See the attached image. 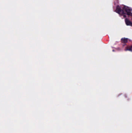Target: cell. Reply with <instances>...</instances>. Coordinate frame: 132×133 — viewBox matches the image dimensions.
I'll return each instance as SVG.
<instances>
[{
	"label": "cell",
	"mask_w": 132,
	"mask_h": 133,
	"mask_svg": "<svg viewBox=\"0 0 132 133\" xmlns=\"http://www.w3.org/2000/svg\"><path fill=\"white\" fill-rule=\"evenodd\" d=\"M125 10L127 12V14L128 15H131V10L129 9V8L128 7H126V6H125Z\"/></svg>",
	"instance_id": "obj_1"
},
{
	"label": "cell",
	"mask_w": 132,
	"mask_h": 133,
	"mask_svg": "<svg viewBox=\"0 0 132 133\" xmlns=\"http://www.w3.org/2000/svg\"><path fill=\"white\" fill-rule=\"evenodd\" d=\"M126 23L128 25L132 26V23H131L130 21L128 20V19L126 20Z\"/></svg>",
	"instance_id": "obj_2"
},
{
	"label": "cell",
	"mask_w": 132,
	"mask_h": 133,
	"mask_svg": "<svg viewBox=\"0 0 132 133\" xmlns=\"http://www.w3.org/2000/svg\"><path fill=\"white\" fill-rule=\"evenodd\" d=\"M122 43H126L127 42V39H122Z\"/></svg>",
	"instance_id": "obj_3"
}]
</instances>
